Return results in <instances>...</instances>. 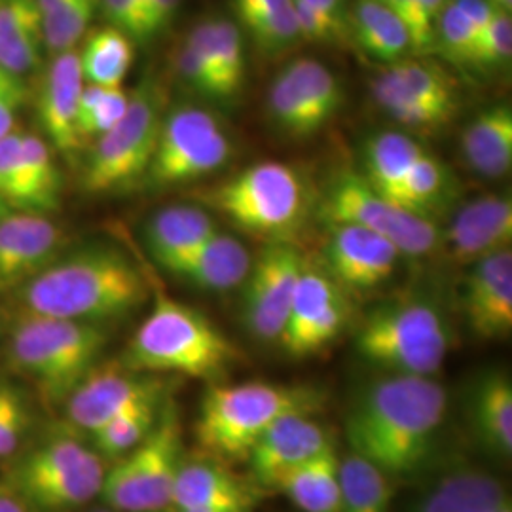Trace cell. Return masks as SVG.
<instances>
[{
  "instance_id": "cell-1",
  "label": "cell",
  "mask_w": 512,
  "mask_h": 512,
  "mask_svg": "<svg viewBox=\"0 0 512 512\" xmlns=\"http://www.w3.org/2000/svg\"><path fill=\"white\" fill-rule=\"evenodd\" d=\"M446 410V389L431 376L387 374L357 395L346 437L353 454L385 475H412L433 452Z\"/></svg>"
},
{
  "instance_id": "cell-2",
  "label": "cell",
  "mask_w": 512,
  "mask_h": 512,
  "mask_svg": "<svg viewBox=\"0 0 512 512\" xmlns=\"http://www.w3.org/2000/svg\"><path fill=\"white\" fill-rule=\"evenodd\" d=\"M148 296L147 277L128 253L92 243L63 251L8 300L19 313L105 327L139 310Z\"/></svg>"
},
{
  "instance_id": "cell-3",
  "label": "cell",
  "mask_w": 512,
  "mask_h": 512,
  "mask_svg": "<svg viewBox=\"0 0 512 512\" xmlns=\"http://www.w3.org/2000/svg\"><path fill=\"white\" fill-rule=\"evenodd\" d=\"M241 359L236 344L202 311L158 294L118 361L145 374L217 380Z\"/></svg>"
},
{
  "instance_id": "cell-4",
  "label": "cell",
  "mask_w": 512,
  "mask_h": 512,
  "mask_svg": "<svg viewBox=\"0 0 512 512\" xmlns=\"http://www.w3.org/2000/svg\"><path fill=\"white\" fill-rule=\"evenodd\" d=\"M109 344L103 325L19 313L4 342L12 374L33 387L44 404H63L95 366Z\"/></svg>"
},
{
  "instance_id": "cell-5",
  "label": "cell",
  "mask_w": 512,
  "mask_h": 512,
  "mask_svg": "<svg viewBox=\"0 0 512 512\" xmlns=\"http://www.w3.org/2000/svg\"><path fill=\"white\" fill-rule=\"evenodd\" d=\"M2 478L37 512L84 509L101 494L107 461L67 421L33 435L2 463Z\"/></svg>"
},
{
  "instance_id": "cell-6",
  "label": "cell",
  "mask_w": 512,
  "mask_h": 512,
  "mask_svg": "<svg viewBox=\"0 0 512 512\" xmlns=\"http://www.w3.org/2000/svg\"><path fill=\"white\" fill-rule=\"evenodd\" d=\"M323 403L325 393L311 385H211L200 403L194 437L211 458L241 461L275 421L291 414H315Z\"/></svg>"
},
{
  "instance_id": "cell-7",
  "label": "cell",
  "mask_w": 512,
  "mask_h": 512,
  "mask_svg": "<svg viewBox=\"0 0 512 512\" xmlns=\"http://www.w3.org/2000/svg\"><path fill=\"white\" fill-rule=\"evenodd\" d=\"M200 198L236 228L266 243L293 241L315 205L302 173L279 162L245 167Z\"/></svg>"
},
{
  "instance_id": "cell-8",
  "label": "cell",
  "mask_w": 512,
  "mask_h": 512,
  "mask_svg": "<svg viewBox=\"0 0 512 512\" xmlns=\"http://www.w3.org/2000/svg\"><path fill=\"white\" fill-rule=\"evenodd\" d=\"M355 344L370 365L389 374L433 376L448 355L450 330L433 302L408 298L370 311Z\"/></svg>"
},
{
  "instance_id": "cell-9",
  "label": "cell",
  "mask_w": 512,
  "mask_h": 512,
  "mask_svg": "<svg viewBox=\"0 0 512 512\" xmlns=\"http://www.w3.org/2000/svg\"><path fill=\"white\" fill-rule=\"evenodd\" d=\"M183 463V423L167 397L147 439L110 461L99 497L114 512H160L171 507Z\"/></svg>"
},
{
  "instance_id": "cell-10",
  "label": "cell",
  "mask_w": 512,
  "mask_h": 512,
  "mask_svg": "<svg viewBox=\"0 0 512 512\" xmlns=\"http://www.w3.org/2000/svg\"><path fill=\"white\" fill-rule=\"evenodd\" d=\"M164 120V92L145 80L129 93L128 109L116 126L93 141L82 171V188L90 196L126 192L147 177Z\"/></svg>"
},
{
  "instance_id": "cell-11",
  "label": "cell",
  "mask_w": 512,
  "mask_h": 512,
  "mask_svg": "<svg viewBox=\"0 0 512 512\" xmlns=\"http://www.w3.org/2000/svg\"><path fill=\"white\" fill-rule=\"evenodd\" d=\"M315 211L327 224H355L384 236L401 256L421 258L440 245L442 234L433 220L387 200L363 173L351 169L330 179Z\"/></svg>"
},
{
  "instance_id": "cell-12",
  "label": "cell",
  "mask_w": 512,
  "mask_h": 512,
  "mask_svg": "<svg viewBox=\"0 0 512 512\" xmlns=\"http://www.w3.org/2000/svg\"><path fill=\"white\" fill-rule=\"evenodd\" d=\"M232 150V141L209 110L179 105L164 114L145 183L169 188L200 181L228 164Z\"/></svg>"
},
{
  "instance_id": "cell-13",
  "label": "cell",
  "mask_w": 512,
  "mask_h": 512,
  "mask_svg": "<svg viewBox=\"0 0 512 512\" xmlns=\"http://www.w3.org/2000/svg\"><path fill=\"white\" fill-rule=\"evenodd\" d=\"M169 397L164 376L135 372L120 361L99 365L76 385L61 404L65 421L88 437L105 423L143 404L162 403Z\"/></svg>"
},
{
  "instance_id": "cell-14",
  "label": "cell",
  "mask_w": 512,
  "mask_h": 512,
  "mask_svg": "<svg viewBox=\"0 0 512 512\" xmlns=\"http://www.w3.org/2000/svg\"><path fill=\"white\" fill-rule=\"evenodd\" d=\"M304 266L306 258L293 241L266 243L253 258L243 281L241 315L245 327L258 340H279Z\"/></svg>"
},
{
  "instance_id": "cell-15",
  "label": "cell",
  "mask_w": 512,
  "mask_h": 512,
  "mask_svg": "<svg viewBox=\"0 0 512 512\" xmlns=\"http://www.w3.org/2000/svg\"><path fill=\"white\" fill-rule=\"evenodd\" d=\"M351 306L327 272L304 266L279 344L291 357H310L332 344L348 327Z\"/></svg>"
},
{
  "instance_id": "cell-16",
  "label": "cell",
  "mask_w": 512,
  "mask_h": 512,
  "mask_svg": "<svg viewBox=\"0 0 512 512\" xmlns=\"http://www.w3.org/2000/svg\"><path fill=\"white\" fill-rule=\"evenodd\" d=\"M325 272L346 293L382 287L397 268L399 249L384 236L355 224H327Z\"/></svg>"
},
{
  "instance_id": "cell-17",
  "label": "cell",
  "mask_w": 512,
  "mask_h": 512,
  "mask_svg": "<svg viewBox=\"0 0 512 512\" xmlns=\"http://www.w3.org/2000/svg\"><path fill=\"white\" fill-rule=\"evenodd\" d=\"M67 238L46 215L10 211L0 220V298H10L65 251Z\"/></svg>"
},
{
  "instance_id": "cell-18",
  "label": "cell",
  "mask_w": 512,
  "mask_h": 512,
  "mask_svg": "<svg viewBox=\"0 0 512 512\" xmlns=\"http://www.w3.org/2000/svg\"><path fill=\"white\" fill-rule=\"evenodd\" d=\"M84 84L86 80L80 67V55L74 48L52 55V61L40 76L35 93L40 129L48 137V145L65 156H73L78 148H82L76 120Z\"/></svg>"
},
{
  "instance_id": "cell-19",
  "label": "cell",
  "mask_w": 512,
  "mask_h": 512,
  "mask_svg": "<svg viewBox=\"0 0 512 512\" xmlns=\"http://www.w3.org/2000/svg\"><path fill=\"white\" fill-rule=\"evenodd\" d=\"M471 266L463 291L467 325L482 340H505L512 332V251H499Z\"/></svg>"
},
{
  "instance_id": "cell-20",
  "label": "cell",
  "mask_w": 512,
  "mask_h": 512,
  "mask_svg": "<svg viewBox=\"0 0 512 512\" xmlns=\"http://www.w3.org/2000/svg\"><path fill=\"white\" fill-rule=\"evenodd\" d=\"M456 264L476 260L511 249L512 202L509 196H480L463 205L452 219L440 243Z\"/></svg>"
},
{
  "instance_id": "cell-21",
  "label": "cell",
  "mask_w": 512,
  "mask_h": 512,
  "mask_svg": "<svg viewBox=\"0 0 512 512\" xmlns=\"http://www.w3.org/2000/svg\"><path fill=\"white\" fill-rule=\"evenodd\" d=\"M334 442L313 414L285 416L256 440L247 461L256 480L266 486L272 476L321 454Z\"/></svg>"
},
{
  "instance_id": "cell-22",
  "label": "cell",
  "mask_w": 512,
  "mask_h": 512,
  "mask_svg": "<svg viewBox=\"0 0 512 512\" xmlns=\"http://www.w3.org/2000/svg\"><path fill=\"white\" fill-rule=\"evenodd\" d=\"M253 256L238 238L215 232L202 245L165 264L164 270L207 293H228L243 285Z\"/></svg>"
},
{
  "instance_id": "cell-23",
  "label": "cell",
  "mask_w": 512,
  "mask_h": 512,
  "mask_svg": "<svg viewBox=\"0 0 512 512\" xmlns=\"http://www.w3.org/2000/svg\"><path fill=\"white\" fill-rule=\"evenodd\" d=\"M12 211L50 217L61 205V173L54 148L42 137L21 133L14 183L6 198Z\"/></svg>"
},
{
  "instance_id": "cell-24",
  "label": "cell",
  "mask_w": 512,
  "mask_h": 512,
  "mask_svg": "<svg viewBox=\"0 0 512 512\" xmlns=\"http://www.w3.org/2000/svg\"><path fill=\"white\" fill-rule=\"evenodd\" d=\"M266 486L287 495L304 512H340V456L334 444L272 476Z\"/></svg>"
},
{
  "instance_id": "cell-25",
  "label": "cell",
  "mask_w": 512,
  "mask_h": 512,
  "mask_svg": "<svg viewBox=\"0 0 512 512\" xmlns=\"http://www.w3.org/2000/svg\"><path fill=\"white\" fill-rule=\"evenodd\" d=\"M44 54L37 0H0V67L25 78L42 67Z\"/></svg>"
},
{
  "instance_id": "cell-26",
  "label": "cell",
  "mask_w": 512,
  "mask_h": 512,
  "mask_svg": "<svg viewBox=\"0 0 512 512\" xmlns=\"http://www.w3.org/2000/svg\"><path fill=\"white\" fill-rule=\"evenodd\" d=\"M461 150L465 162L482 177L507 175L512 165L511 107L495 105L475 116L463 129Z\"/></svg>"
},
{
  "instance_id": "cell-27",
  "label": "cell",
  "mask_w": 512,
  "mask_h": 512,
  "mask_svg": "<svg viewBox=\"0 0 512 512\" xmlns=\"http://www.w3.org/2000/svg\"><path fill=\"white\" fill-rule=\"evenodd\" d=\"M219 232L215 219L202 207L171 205L148 219L145 241L154 260L164 268Z\"/></svg>"
},
{
  "instance_id": "cell-28",
  "label": "cell",
  "mask_w": 512,
  "mask_h": 512,
  "mask_svg": "<svg viewBox=\"0 0 512 512\" xmlns=\"http://www.w3.org/2000/svg\"><path fill=\"white\" fill-rule=\"evenodd\" d=\"M255 505V494L245 482L213 461H184L177 473L169 509Z\"/></svg>"
},
{
  "instance_id": "cell-29",
  "label": "cell",
  "mask_w": 512,
  "mask_h": 512,
  "mask_svg": "<svg viewBox=\"0 0 512 512\" xmlns=\"http://www.w3.org/2000/svg\"><path fill=\"white\" fill-rule=\"evenodd\" d=\"M509 501L511 497L497 476L478 469H459L442 476L421 495L412 512H492Z\"/></svg>"
},
{
  "instance_id": "cell-30",
  "label": "cell",
  "mask_w": 512,
  "mask_h": 512,
  "mask_svg": "<svg viewBox=\"0 0 512 512\" xmlns=\"http://www.w3.org/2000/svg\"><path fill=\"white\" fill-rule=\"evenodd\" d=\"M471 420L476 437L488 450L511 458L512 385L505 372H490L476 384L471 395Z\"/></svg>"
},
{
  "instance_id": "cell-31",
  "label": "cell",
  "mask_w": 512,
  "mask_h": 512,
  "mask_svg": "<svg viewBox=\"0 0 512 512\" xmlns=\"http://www.w3.org/2000/svg\"><path fill=\"white\" fill-rule=\"evenodd\" d=\"M351 42L365 54L384 61L397 63L412 50L410 33L403 19L393 14L380 0H357L351 8Z\"/></svg>"
},
{
  "instance_id": "cell-32",
  "label": "cell",
  "mask_w": 512,
  "mask_h": 512,
  "mask_svg": "<svg viewBox=\"0 0 512 512\" xmlns=\"http://www.w3.org/2000/svg\"><path fill=\"white\" fill-rule=\"evenodd\" d=\"M425 148L399 131L370 137L365 145V177L387 200L397 203L403 181ZM399 205V203H397Z\"/></svg>"
},
{
  "instance_id": "cell-33",
  "label": "cell",
  "mask_w": 512,
  "mask_h": 512,
  "mask_svg": "<svg viewBox=\"0 0 512 512\" xmlns=\"http://www.w3.org/2000/svg\"><path fill=\"white\" fill-rule=\"evenodd\" d=\"M78 50L80 67L88 84L120 88L133 63V40L114 27L88 31Z\"/></svg>"
},
{
  "instance_id": "cell-34",
  "label": "cell",
  "mask_w": 512,
  "mask_h": 512,
  "mask_svg": "<svg viewBox=\"0 0 512 512\" xmlns=\"http://www.w3.org/2000/svg\"><path fill=\"white\" fill-rule=\"evenodd\" d=\"M340 512H389L395 497L393 478L365 458L340 459Z\"/></svg>"
},
{
  "instance_id": "cell-35",
  "label": "cell",
  "mask_w": 512,
  "mask_h": 512,
  "mask_svg": "<svg viewBox=\"0 0 512 512\" xmlns=\"http://www.w3.org/2000/svg\"><path fill=\"white\" fill-rule=\"evenodd\" d=\"M389 67L423 105L444 114L448 120L456 116L459 107L456 82L442 67L420 59H401Z\"/></svg>"
},
{
  "instance_id": "cell-36",
  "label": "cell",
  "mask_w": 512,
  "mask_h": 512,
  "mask_svg": "<svg viewBox=\"0 0 512 512\" xmlns=\"http://www.w3.org/2000/svg\"><path fill=\"white\" fill-rule=\"evenodd\" d=\"M452 190H454L452 171L442 164L439 158H435L425 150L418 158V162L408 171L403 186L399 190L397 203L404 209L429 217L440 203L452 194Z\"/></svg>"
},
{
  "instance_id": "cell-37",
  "label": "cell",
  "mask_w": 512,
  "mask_h": 512,
  "mask_svg": "<svg viewBox=\"0 0 512 512\" xmlns=\"http://www.w3.org/2000/svg\"><path fill=\"white\" fill-rule=\"evenodd\" d=\"M285 71L310 105L317 124L321 129L327 128L344 105V92L338 78L327 65L315 59H296Z\"/></svg>"
},
{
  "instance_id": "cell-38",
  "label": "cell",
  "mask_w": 512,
  "mask_h": 512,
  "mask_svg": "<svg viewBox=\"0 0 512 512\" xmlns=\"http://www.w3.org/2000/svg\"><path fill=\"white\" fill-rule=\"evenodd\" d=\"M162 403L143 404L126 414L105 423L101 429L92 433V446L95 452L107 463L122 458L147 439L148 433L154 429Z\"/></svg>"
},
{
  "instance_id": "cell-39",
  "label": "cell",
  "mask_w": 512,
  "mask_h": 512,
  "mask_svg": "<svg viewBox=\"0 0 512 512\" xmlns=\"http://www.w3.org/2000/svg\"><path fill=\"white\" fill-rule=\"evenodd\" d=\"M372 93L387 116L406 128L433 129L450 122L444 114L423 105L408 92L391 67L372 80Z\"/></svg>"
},
{
  "instance_id": "cell-40",
  "label": "cell",
  "mask_w": 512,
  "mask_h": 512,
  "mask_svg": "<svg viewBox=\"0 0 512 512\" xmlns=\"http://www.w3.org/2000/svg\"><path fill=\"white\" fill-rule=\"evenodd\" d=\"M209 37L217 57V73H219L222 101L232 103L238 97L247 73L245 61V42L238 23L232 19H207Z\"/></svg>"
},
{
  "instance_id": "cell-41",
  "label": "cell",
  "mask_w": 512,
  "mask_h": 512,
  "mask_svg": "<svg viewBox=\"0 0 512 512\" xmlns=\"http://www.w3.org/2000/svg\"><path fill=\"white\" fill-rule=\"evenodd\" d=\"M129 93L120 88H109L99 84H84L78 103L76 131L80 143L86 145L105 135L128 109Z\"/></svg>"
},
{
  "instance_id": "cell-42",
  "label": "cell",
  "mask_w": 512,
  "mask_h": 512,
  "mask_svg": "<svg viewBox=\"0 0 512 512\" xmlns=\"http://www.w3.org/2000/svg\"><path fill=\"white\" fill-rule=\"evenodd\" d=\"M35 425V406L25 389L0 380V465L14 458L27 444Z\"/></svg>"
},
{
  "instance_id": "cell-43",
  "label": "cell",
  "mask_w": 512,
  "mask_h": 512,
  "mask_svg": "<svg viewBox=\"0 0 512 512\" xmlns=\"http://www.w3.org/2000/svg\"><path fill=\"white\" fill-rule=\"evenodd\" d=\"M268 114L275 128L293 139H310L321 131L310 105L285 69L275 76L270 86Z\"/></svg>"
},
{
  "instance_id": "cell-44",
  "label": "cell",
  "mask_w": 512,
  "mask_h": 512,
  "mask_svg": "<svg viewBox=\"0 0 512 512\" xmlns=\"http://www.w3.org/2000/svg\"><path fill=\"white\" fill-rule=\"evenodd\" d=\"M97 12L99 0H63L50 14L42 16L46 52L55 55L74 50L88 35Z\"/></svg>"
},
{
  "instance_id": "cell-45",
  "label": "cell",
  "mask_w": 512,
  "mask_h": 512,
  "mask_svg": "<svg viewBox=\"0 0 512 512\" xmlns=\"http://www.w3.org/2000/svg\"><path fill=\"white\" fill-rule=\"evenodd\" d=\"M433 46L456 65L478 67V33L454 0H448L435 19Z\"/></svg>"
},
{
  "instance_id": "cell-46",
  "label": "cell",
  "mask_w": 512,
  "mask_h": 512,
  "mask_svg": "<svg viewBox=\"0 0 512 512\" xmlns=\"http://www.w3.org/2000/svg\"><path fill=\"white\" fill-rule=\"evenodd\" d=\"M241 25L247 29L258 50L266 54H279L283 50L293 48L302 40L294 14L293 0L268 14L247 19Z\"/></svg>"
},
{
  "instance_id": "cell-47",
  "label": "cell",
  "mask_w": 512,
  "mask_h": 512,
  "mask_svg": "<svg viewBox=\"0 0 512 512\" xmlns=\"http://www.w3.org/2000/svg\"><path fill=\"white\" fill-rule=\"evenodd\" d=\"M512 55L511 12L497 10L478 40V67H501Z\"/></svg>"
},
{
  "instance_id": "cell-48",
  "label": "cell",
  "mask_w": 512,
  "mask_h": 512,
  "mask_svg": "<svg viewBox=\"0 0 512 512\" xmlns=\"http://www.w3.org/2000/svg\"><path fill=\"white\" fill-rule=\"evenodd\" d=\"M175 71L192 92L220 101L219 88L213 74L186 38L175 52Z\"/></svg>"
},
{
  "instance_id": "cell-49",
  "label": "cell",
  "mask_w": 512,
  "mask_h": 512,
  "mask_svg": "<svg viewBox=\"0 0 512 512\" xmlns=\"http://www.w3.org/2000/svg\"><path fill=\"white\" fill-rule=\"evenodd\" d=\"M27 99L25 78L0 67V139L16 129V120Z\"/></svg>"
},
{
  "instance_id": "cell-50",
  "label": "cell",
  "mask_w": 512,
  "mask_h": 512,
  "mask_svg": "<svg viewBox=\"0 0 512 512\" xmlns=\"http://www.w3.org/2000/svg\"><path fill=\"white\" fill-rule=\"evenodd\" d=\"M393 14L403 19L414 52H427L433 48V27L423 16L420 0H380Z\"/></svg>"
},
{
  "instance_id": "cell-51",
  "label": "cell",
  "mask_w": 512,
  "mask_h": 512,
  "mask_svg": "<svg viewBox=\"0 0 512 512\" xmlns=\"http://www.w3.org/2000/svg\"><path fill=\"white\" fill-rule=\"evenodd\" d=\"M99 12L109 27L122 31L131 40L145 42L143 18L137 0H99Z\"/></svg>"
},
{
  "instance_id": "cell-52",
  "label": "cell",
  "mask_w": 512,
  "mask_h": 512,
  "mask_svg": "<svg viewBox=\"0 0 512 512\" xmlns=\"http://www.w3.org/2000/svg\"><path fill=\"white\" fill-rule=\"evenodd\" d=\"M181 0H150L147 12V40L162 35L175 21Z\"/></svg>"
},
{
  "instance_id": "cell-53",
  "label": "cell",
  "mask_w": 512,
  "mask_h": 512,
  "mask_svg": "<svg viewBox=\"0 0 512 512\" xmlns=\"http://www.w3.org/2000/svg\"><path fill=\"white\" fill-rule=\"evenodd\" d=\"M304 2H308L311 8L321 12L325 18H329L338 29H342L351 38V29H349L351 8L348 6V0H304Z\"/></svg>"
},
{
  "instance_id": "cell-54",
  "label": "cell",
  "mask_w": 512,
  "mask_h": 512,
  "mask_svg": "<svg viewBox=\"0 0 512 512\" xmlns=\"http://www.w3.org/2000/svg\"><path fill=\"white\" fill-rule=\"evenodd\" d=\"M287 2L289 0H232V6L238 14L239 21L243 23L247 19L268 14V12H272V10L287 4Z\"/></svg>"
},
{
  "instance_id": "cell-55",
  "label": "cell",
  "mask_w": 512,
  "mask_h": 512,
  "mask_svg": "<svg viewBox=\"0 0 512 512\" xmlns=\"http://www.w3.org/2000/svg\"><path fill=\"white\" fill-rule=\"evenodd\" d=\"M0 512H37L21 495L0 480Z\"/></svg>"
},
{
  "instance_id": "cell-56",
  "label": "cell",
  "mask_w": 512,
  "mask_h": 512,
  "mask_svg": "<svg viewBox=\"0 0 512 512\" xmlns=\"http://www.w3.org/2000/svg\"><path fill=\"white\" fill-rule=\"evenodd\" d=\"M171 512H253L245 505H215V507H192V509H169Z\"/></svg>"
},
{
  "instance_id": "cell-57",
  "label": "cell",
  "mask_w": 512,
  "mask_h": 512,
  "mask_svg": "<svg viewBox=\"0 0 512 512\" xmlns=\"http://www.w3.org/2000/svg\"><path fill=\"white\" fill-rule=\"evenodd\" d=\"M423 16L429 21V25H435V19L440 14V10L448 4V0H420Z\"/></svg>"
},
{
  "instance_id": "cell-58",
  "label": "cell",
  "mask_w": 512,
  "mask_h": 512,
  "mask_svg": "<svg viewBox=\"0 0 512 512\" xmlns=\"http://www.w3.org/2000/svg\"><path fill=\"white\" fill-rule=\"evenodd\" d=\"M37 2L42 16H46V14H50L54 8H57L63 0H37Z\"/></svg>"
},
{
  "instance_id": "cell-59",
  "label": "cell",
  "mask_w": 512,
  "mask_h": 512,
  "mask_svg": "<svg viewBox=\"0 0 512 512\" xmlns=\"http://www.w3.org/2000/svg\"><path fill=\"white\" fill-rule=\"evenodd\" d=\"M490 2L499 10H505V12H511L512 10V0H490Z\"/></svg>"
},
{
  "instance_id": "cell-60",
  "label": "cell",
  "mask_w": 512,
  "mask_h": 512,
  "mask_svg": "<svg viewBox=\"0 0 512 512\" xmlns=\"http://www.w3.org/2000/svg\"><path fill=\"white\" fill-rule=\"evenodd\" d=\"M10 211H12V209H10V207L4 203V200L0 198V220L4 219V217L10 213Z\"/></svg>"
},
{
  "instance_id": "cell-61",
  "label": "cell",
  "mask_w": 512,
  "mask_h": 512,
  "mask_svg": "<svg viewBox=\"0 0 512 512\" xmlns=\"http://www.w3.org/2000/svg\"><path fill=\"white\" fill-rule=\"evenodd\" d=\"M492 512H512L511 501H509V503H505V505H501L499 509H495V511Z\"/></svg>"
},
{
  "instance_id": "cell-62",
  "label": "cell",
  "mask_w": 512,
  "mask_h": 512,
  "mask_svg": "<svg viewBox=\"0 0 512 512\" xmlns=\"http://www.w3.org/2000/svg\"><path fill=\"white\" fill-rule=\"evenodd\" d=\"M90 512H114L112 509H109V507H105V509H95V511Z\"/></svg>"
},
{
  "instance_id": "cell-63",
  "label": "cell",
  "mask_w": 512,
  "mask_h": 512,
  "mask_svg": "<svg viewBox=\"0 0 512 512\" xmlns=\"http://www.w3.org/2000/svg\"><path fill=\"white\" fill-rule=\"evenodd\" d=\"M160 512H171V511H169V509H167V511H160Z\"/></svg>"
}]
</instances>
